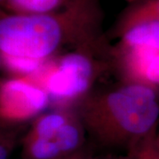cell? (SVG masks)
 <instances>
[{
	"label": "cell",
	"mask_w": 159,
	"mask_h": 159,
	"mask_svg": "<svg viewBox=\"0 0 159 159\" xmlns=\"http://www.w3.org/2000/svg\"><path fill=\"white\" fill-rule=\"evenodd\" d=\"M79 119L95 141L104 147L127 148L129 154L154 131L159 119L158 88L129 81L111 90L87 96Z\"/></svg>",
	"instance_id": "obj_1"
},
{
	"label": "cell",
	"mask_w": 159,
	"mask_h": 159,
	"mask_svg": "<svg viewBox=\"0 0 159 159\" xmlns=\"http://www.w3.org/2000/svg\"><path fill=\"white\" fill-rule=\"evenodd\" d=\"M88 47L66 53L57 60H46L39 71L27 77L43 89L51 99L62 102H80L97 77L98 65Z\"/></svg>",
	"instance_id": "obj_2"
},
{
	"label": "cell",
	"mask_w": 159,
	"mask_h": 159,
	"mask_svg": "<svg viewBox=\"0 0 159 159\" xmlns=\"http://www.w3.org/2000/svg\"><path fill=\"white\" fill-rule=\"evenodd\" d=\"M50 102L47 92L27 77L0 81V116L10 125L41 113Z\"/></svg>",
	"instance_id": "obj_3"
},
{
	"label": "cell",
	"mask_w": 159,
	"mask_h": 159,
	"mask_svg": "<svg viewBox=\"0 0 159 159\" xmlns=\"http://www.w3.org/2000/svg\"><path fill=\"white\" fill-rule=\"evenodd\" d=\"M119 57H122L129 81H141L159 88V53L130 51Z\"/></svg>",
	"instance_id": "obj_4"
},
{
	"label": "cell",
	"mask_w": 159,
	"mask_h": 159,
	"mask_svg": "<svg viewBox=\"0 0 159 159\" xmlns=\"http://www.w3.org/2000/svg\"><path fill=\"white\" fill-rule=\"evenodd\" d=\"M118 36L119 52L129 51L159 53V22L150 21L134 25Z\"/></svg>",
	"instance_id": "obj_5"
},
{
	"label": "cell",
	"mask_w": 159,
	"mask_h": 159,
	"mask_svg": "<svg viewBox=\"0 0 159 159\" xmlns=\"http://www.w3.org/2000/svg\"><path fill=\"white\" fill-rule=\"evenodd\" d=\"M150 21L159 22V0H141L134 3L121 15L115 30L119 35L134 25Z\"/></svg>",
	"instance_id": "obj_6"
},
{
	"label": "cell",
	"mask_w": 159,
	"mask_h": 159,
	"mask_svg": "<svg viewBox=\"0 0 159 159\" xmlns=\"http://www.w3.org/2000/svg\"><path fill=\"white\" fill-rule=\"evenodd\" d=\"M67 111H56L39 116L27 135L41 139H52L57 131L72 118Z\"/></svg>",
	"instance_id": "obj_7"
},
{
	"label": "cell",
	"mask_w": 159,
	"mask_h": 159,
	"mask_svg": "<svg viewBox=\"0 0 159 159\" xmlns=\"http://www.w3.org/2000/svg\"><path fill=\"white\" fill-rule=\"evenodd\" d=\"M72 0H6L5 7L14 13H46L64 8Z\"/></svg>",
	"instance_id": "obj_8"
},
{
	"label": "cell",
	"mask_w": 159,
	"mask_h": 159,
	"mask_svg": "<svg viewBox=\"0 0 159 159\" xmlns=\"http://www.w3.org/2000/svg\"><path fill=\"white\" fill-rule=\"evenodd\" d=\"M2 64L8 71L17 74L19 77H31L35 74L46 60H37L25 57L1 56Z\"/></svg>",
	"instance_id": "obj_9"
},
{
	"label": "cell",
	"mask_w": 159,
	"mask_h": 159,
	"mask_svg": "<svg viewBox=\"0 0 159 159\" xmlns=\"http://www.w3.org/2000/svg\"><path fill=\"white\" fill-rule=\"evenodd\" d=\"M157 130L154 131L142 141L133 153L129 154L133 159H159V148L156 143V134Z\"/></svg>",
	"instance_id": "obj_10"
},
{
	"label": "cell",
	"mask_w": 159,
	"mask_h": 159,
	"mask_svg": "<svg viewBox=\"0 0 159 159\" xmlns=\"http://www.w3.org/2000/svg\"><path fill=\"white\" fill-rule=\"evenodd\" d=\"M9 126L0 130V159H9L17 144L18 132Z\"/></svg>",
	"instance_id": "obj_11"
},
{
	"label": "cell",
	"mask_w": 159,
	"mask_h": 159,
	"mask_svg": "<svg viewBox=\"0 0 159 159\" xmlns=\"http://www.w3.org/2000/svg\"><path fill=\"white\" fill-rule=\"evenodd\" d=\"M11 125H10V124H8V123L6 122L4 119L1 118V116H0V130L5 129V128H6V127H9V126H11Z\"/></svg>",
	"instance_id": "obj_12"
},
{
	"label": "cell",
	"mask_w": 159,
	"mask_h": 159,
	"mask_svg": "<svg viewBox=\"0 0 159 159\" xmlns=\"http://www.w3.org/2000/svg\"><path fill=\"white\" fill-rule=\"evenodd\" d=\"M156 143L157 145V147L159 148V129L157 128V134H156Z\"/></svg>",
	"instance_id": "obj_13"
},
{
	"label": "cell",
	"mask_w": 159,
	"mask_h": 159,
	"mask_svg": "<svg viewBox=\"0 0 159 159\" xmlns=\"http://www.w3.org/2000/svg\"><path fill=\"white\" fill-rule=\"evenodd\" d=\"M72 159H79L77 157H74ZM110 159H133V157L131 155H128V157H120V158H110Z\"/></svg>",
	"instance_id": "obj_14"
},
{
	"label": "cell",
	"mask_w": 159,
	"mask_h": 159,
	"mask_svg": "<svg viewBox=\"0 0 159 159\" xmlns=\"http://www.w3.org/2000/svg\"><path fill=\"white\" fill-rule=\"evenodd\" d=\"M125 1H127V2H130V3H136L138 1H141V0H125Z\"/></svg>",
	"instance_id": "obj_15"
},
{
	"label": "cell",
	"mask_w": 159,
	"mask_h": 159,
	"mask_svg": "<svg viewBox=\"0 0 159 159\" xmlns=\"http://www.w3.org/2000/svg\"><path fill=\"white\" fill-rule=\"evenodd\" d=\"M6 3V0H0V5L5 6V4Z\"/></svg>",
	"instance_id": "obj_16"
},
{
	"label": "cell",
	"mask_w": 159,
	"mask_h": 159,
	"mask_svg": "<svg viewBox=\"0 0 159 159\" xmlns=\"http://www.w3.org/2000/svg\"><path fill=\"white\" fill-rule=\"evenodd\" d=\"M3 66V64H2V57H1V54H0V68Z\"/></svg>",
	"instance_id": "obj_17"
}]
</instances>
